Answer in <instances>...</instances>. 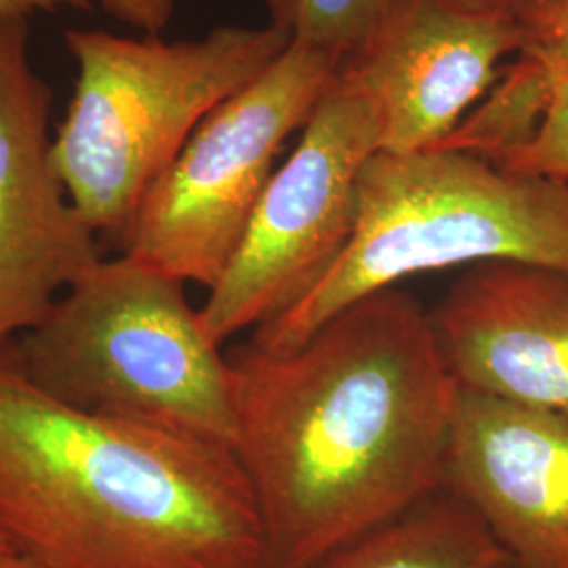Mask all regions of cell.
Wrapping results in <instances>:
<instances>
[{
    "label": "cell",
    "instance_id": "6da1fadb",
    "mask_svg": "<svg viewBox=\"0 0 568 568\" xmlns=\"http://www.w3.org/2000/svg\"><path fill=\"white\" fill-rule=\"evenodd\" d=\"M234 450L251 483L265 568H312L447 487L462 389L432 316L389 286L302 344L227 354Z\"/></svg>",
    "mask_w": 568,
    "mask_h": 568
},
{
    "label": "cell",
    "instance_id": "7a4b0ae2",
    "mask_svg": "<svg viewBox=\"0 0 568 568\" xmlns=\"http://www.w3.org/2000/svg\"><path fill=\"white\" fill-rule=\"evenodd\" d=\"M0 532L51 568H265L236 450L81 413L0 345Z\"/></svg>",
    "mask_w": 568,
    "mask_h": 568
},
{
    "label": "cell",
    "instance_id": "3957f363",
    "mask_svg": "<svg viewBox=\"0 0 568 568\" xmlns=\"http://www.w3.org/2000/svg\"><path fill=\"white\" fill-rule=\"evenodd\" d=\"M488 262L568 272V182L520 175L464 150L377 152L361 173L344 255L304 302L251 331L248 342L286 349L408 276Z\"/></svg>",
    "mask_w": 568,
    "mask_h": 568
},
{
    "label": "cell",
    "instance_id": "277c9868",
    "mask_svg": "<svg viewBox=\"0 0 568 568\" xmlns=\"http://www.w3.org/2000/svg\"><path fill=\"white\" fill-rule=\"evenodd\" d=\"M183 286L126 255L102 257L9 349L61 405L234 448L230 361Z\"/></svg>",
    "mask_w": 568,
    "mask_h": 568
},
{
    "label": "cell",
    "instance_id": "5b68a950",
    "mask_svg": "<svg viewBox=\"0 0 568 568\" xmlns=\"http://www.w3.org/2000/svg\"><path fill=\"white\" fill-rule=\"evenodd\" d=\"M79 77L51 142L61 185L95 234L121 243L145 190L199 122L283 55L276 26H224L199 41L68 30Z\"/></svg>",
    "mask_w": 568,
    "mask_h": 568
},
{
    "label": "cell",
    "instance_id": "8992f818",
    "mask_svg": "<svg viewBox=\"0 0 568 568\" xmlns=\"http://www.w3.org/2000/svg\"><path fill=\"white\" fill-rule=\"evenodd\" d=\"M344 61L291 42L264 74L215 105L156 178L121 239L122 255L213 288L274 175Z\"/></svg>",
    "mask_w": 568,
    "mask_h": 568
},
{
    "label": "cell",
    "instance_id": "52a82bcc",
    "mask_svg": "<svg viewBox=\"0 0 568 568\" xmlns=\"http://www.w3.org/2000/svg\"><path fill=\"white\" fill-rule=\"evenodd\" d=\"M379 150V110L339 70L201 307L217 344L278 318L323 283L354 236L361 173Z\"/></svg>",
    "mask_w": 568,
    "mask_h": 568
},
{
    "label": "cell",
    "instance_id": "ba28073f",
    "mask_svg": "<svg viewBox=\"0 0 568 568\" xmlns=\"http://www.w3.org/2000/svg\"><path fill=\"white\" fill-rule=\"evenodd\" d=\"M53 93L30 63L28 21L0 26V345L34 328L102 260L51 163Z\"/></svg>",
    "mask_w": 568,
    "mask_h": 568
},
{
    "label": "cell",
    "instance_id": "9c48e42d",
    "mask_svg": "<svg viewBox=\"0 0 568 568\" xmlns=\"http://www.w3.org/2000/svg\"><path fill=\"white\" fill-rule=\"evenodd\" d=\"M514 11L469 0H394L342 72L379 110L382 150H436L499 82V63L518 53Z\"/></svg>",
    "mask_w": 568,
    "mask_h": 568
},
{
    "label": "cell",
    "instance_id": "30bf717a",
    "mask_svg": "<svg viewBox=\"0 0 568 568\" xmlns=\"http://www.w3.org/2000/svg\"><path fill=\"white\" fill-rule=\"evenodd\" d=\"M429 316L462 389L568 417V272L471 265Z\"/></svg>",
    "mask_w": 568,
    "mask_h": 568
},
{
    "label": "cell",
    "instance_id": "8fae6325",
    "mask_svg": "<svg viewBox=\"0 0 568 568\" xmlns=\"http://www.w3.org/2000/svg\"><path fill=\"white\" fill-rule=\"evenodd\" d=\"M447 488L514 567L568 568V417L462 389Z\"/></svg>",
    "mask_w": 568,
    "mask_h": 568
},
{
    "label": "cell",
    "instance_id": "7c38bea8",
    "mask_svg": "<svg viewBox=\"0 0 568 568\" xmlns=\"http://www.w3.org/2000/svg\"><path fill=\"white\" fill-rule=\"evenodd\" d=\"M523 42L466 121L436 150H464L490 161L527 142L554 89L568 79V0H544L520 13Z\"/></svg>",
    "mask_w": 568,
    "mask_h": 568
},
{
    "label": "cell",
    "instance_id": "4fadbf2b",
    "mask_svg": "<svg viewBox=\"0 0 568 568\" xmlns=\"http://www.w3.org/2000/svg\"><path fill=\"white\" fill-rule=\"evenodd\" d=\"M312 568H516L478 511L450 488Z\"/></svg>",
    "mask_w": 568,
    "mask_h": 568
},
{
    "label": "cell",
    "instance_id": "5bb4252c",
    "mask_svg": "<svg viewBox=\"0 0 568 568\" xmlns=\"http://www.w3.org/2000/svg\"><path fill=\"white\" fill-rule=\"evenodd\" d=\"M394 0H267L270 23L295 44L345 61L363 47Z\"/></svg>",
    "mask_w": 568,
    "mask_h": 568
},
{
    "label": "cell",
    "instance_id": "9a60e30c",
    "mask_svg": "<svg viewBox=\"0 0 568 568\" xmlns=\"http://www.w3.org/2000/svg\"><path fill=\"white\" fill-rule=\"evenodd\" d=\"M504 169L568 182V79L560 82L527 142L495 161Z\"/></svg>",
    "mask_w": 568,
    "mask_h": 568
},
{
    "label": "cell",
    "instance_id": "2e32d148",
    "mask_svg": "<svg viewBox=\"0 0 568 568\" xmlns=\"http://www.w3.org/2000/svg\"><path fill=\"white\" fill-rule=\"evenodd\" d=\"M114 20L156 37L175 13L178 0H95Z\"/></svg>",
    "mask_w": 568,
    "mask_h": 568
},
{
    "label": "cell",
    "instance_id": "e0dca14e",
    "mask_svg": "<svg viewBox=\"0 0 568 568\" xmlns=\"http://www.w3.org/2000/svg\"><path fill=\"white\" fill-rule=\"evenodd\" d=\"M95 0H0V26L11 21H28L37 11H53L60 7H89Z\"/></svg>",
    "mask_w": 568,
    "mask_h": 568
},
{
    "label": "cell",
    "instance_id": "ac0fdd59",
    "mask_svg": "<svg viewBox=\"0 0 568 568\" xmlns=\"http://www.w3.org/2000/svg\"><path fill=\"white\" fill-rule=\"evenodd\" d=\"M0 568H51L41 565L13 548L0 549Z\"/></svg>",
    "mask_w": 568,
    "mask_h": 568
},
{
    "label": "cell",
    "instance_id": "d6986e66",
    "mask_svg": "<svg viewBox=\"0 0 568 568\" xmlns=\"http://www.w3.org/2000/svg\"><path fill=\"white\" fill-rule=\"evenodd\" d=\"M474 4H483V7H490V9H504V11H514V13H523L527 11L528 7L544 2V0H469Z\"/></svg>",
    "mask_w": 568,
    "mask_h": 568
},
{
    "label": "cell",
    "instance_id": "ffe728a7",
    "mask_svg": "<svg viewBox=\"0 0 568 568\" xmlns=\"http://www.w3.org/2000/svg\"><path fill=\"white\" fill-rule=\"evenodd\" d=\"M11 548V546H9V544H7V539H4V535H2V532H0V549H9Z\"/></svg>",
    "mask_w": 568,
    "mask_h": 568
}]
</instances>
